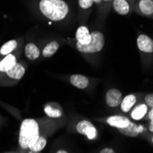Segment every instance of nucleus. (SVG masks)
I'll list each match as a JSON object with an SVG mask.
<instances>
[{
    "mask_svg": "<svg viewBox=\"0 0 153 153\" xmlns=\"http://www.w3.org/2000/svg\"><path fill=\"white\" fill-rule=\"evenodd\" d=\"M64 125V120L61 118L47 117L40 120L32 118L24 119L20 125L19 143L21 149H29L38 140V137L45 133L53 134Z\"/></svg>",
    "mask_w": 153,
    "mask_h": 153,
    "instance_id": "obj_1",
    "label": "nucleus"
},
{
    "mask_svg": "<svg viewBox=\"0 0 153 153\" xmlns=\"http://www.w3.org/2000/svg\"><path fill=\"white\" fill-rule=\"evenodd\" d=\"M39 9L42 16L52 22H61L70 14V7L64 0H40Z\"/></svg>",
    "mask_w": 153,
    "mask_h": 153,
    "instance_id": "obj_2",
    "label": "nucleus"
},
{
    "mask_svg": "<svg viewBox=\"0 0 153 153\" xmlns=\"http://www.w3.org/2000/svg\"><path fill=\"white\" fill-rule=\"evenodd\" d=\"M91 35H92V39L86 45H82L78 43L77 41H75L74 46L79 52L85 54H94L101 51L104 49L105 46L104 34L101 31L94 30L91 32Z\"/></svg>",
    "mask_w": 153,
    "mask_h": 153,
    "instance_id": "obj_3",
    "label": "nucleus"
},
{
    "mask_svg": "<svg viewBox=\"0 0 153 153\" xmlns=\"http://www.w3.org/2000/svg\"><path fill=\"white\" fill-rule=\"evenodd\" d=\"M75 131L81 135L85 136L88 140H93L97 137V129L89 120H80L75 126Z\"/></svg>",
    "mask_w": 153,
    "mask_h": 153,
    "instance_id": "obj_4",
    "label": "nucleus"
},
{
    "mask_svg": "<svg viewBox=\"0 0 153 153\" xmlns=\"http://www.w3.org/2000/svg\"><path fill=\"white\" fill-rule=\"evenodd\" d=\"M135 10L141 16L153 17V0H138Z\"/></svg>",
    "mask_w": 153,
    "mask_h": 153,
    "instance_id": "obj_5",
    "label": "nucleus"
},
{
    "mask_svg": "<svg viewBox=\"0 0 153 153\" xmlns=\"http://www.w3.org/2000/svg\"><path fill=\"white\" fill-rule=\"evenodd\" d=\"M122 99V93L116 88L110 89L106 92L105 102L109 107H117L118 105H120Z\"/></svg>",
    "mask_w": 153,
    "mask_h": 153,
    "instance_id": "obj_6",
    "label": "nucleus"
},
{
    "mask_svg": "<svg viewBox=\"0 0 153 153\" xmlns=\"http://www.w3.org/2000/svg\"><path fill=\"white\" fill-rule=\"evenodd\" d=\"M92 39L91 31L85 25H81L78 27L75 32V41L82 45L88 44Z\"/></svg>",
    "mask_w": 153,
    "mask_h": 153,
    "instance_id": "obj_7",
    "label": "nucleus"
},
{
    "mask_svg": "<svg viewBox=\"0 0 153 153\" xmlns=\"http://www.w3.org/2000/svg\"><path fill=\"white\" fill-rule=\"evenodd\" d=\"M137 45L138 50L144 53L153 52V39L145 34H140L137 37Z\"/></svg>",
    "mask_w": 153,
    "mask_h": 153,
    "instance_id": "obj_8",
    "label": "nucleus"
},
{
    "mask_svg": "<svg viewBox=\"0 0 153 153\" xmlns=\"http://www.w3.org/2000/svg\"><path fill=\"white\" fill-rule=\"evenodd\" d=\"M44 112L47 117L51 118H61L63 117L62 107L58 103H48L44 105Z\"/></svg>",
    "mask_w": 153,
    "mask_h": 153,
    "instance_id": "obj_9",
    "label": "nucleus"
},
{
    "mask_svg": "<svg viewBox=\"0 0 153 153\" xmlns=\"http://www.w3.org/2000/svg\"><path fill=\"white\" fill-rule=\"evenodd\" d=\"M105 122L111 127H114L117 128H123L128 126L130 120L126 117H122V116H112L106 118Z\"/></svg>",
    "mask_w": 153,
    "mask_h": 153,
    "instance_id": "obj_10",
    "label": "nucleus"
},
{
    "mask_svg": "<svg viewBox=\"0 0 153 153\" xmlns=\"http://www.w3.org/2000/svg\"><path fill=\"white\" fill-rule=\"evenodd\" d=\"M71 85L78 89H85L89 86V78L82 74H73L70 76Z\"/></svg>",
    "mask_w": 153,
    "mask_h": 153,
    "instance_id": "obj_11",
    "label": "nucleus"
},
{
    "mask_svg": "<svg viewBox=\"0 0 153 153\" xmlns=\"http://www.w3.org/2000/svg\"><path fill=\"white\" fill-rule=\"evenodd\" d=\"M112 6L114 10L119 15H128L131 10L130 4L128 0H113Z\"/></svg>",
    "mask_w": 153,
    "mask_h": 153,
    "instance_id": "obj_12",
    "label": "nucleus"
},
{
    "mask_svg": "<svg viewBox=\"0 0 153 153\" xmlns=\"http://www.w3.org/2000/svg\"><path fill=\"white\" fill-rule=\"evenodd\" d=\"M6 75L10 78V79H13V80H20L24 74H25V67L22 65V63H16L15 66H13L10 70L7 71L6 73Z\"/></svg>",
    "mask_w": 153,
    "mask_h": 153,
    "instance_id": "obj_13",
    "label": "nucleus"
},
{
    "mask_svg": "<svg viewBox=\"0 0 153 153\" xmlns=\"http://www.w3.org/2000/svg\"><path fill=\"white\" fill-rule=\"evenodd\" d=\"M144 128L142 126H137L136 124L130 122L128 126L123 128H119V131L123 134L126 135L128 137H137L140 135L143 131Z\"/></svg>",
    "mask_w": 153,
    "mask_h": 153,
    "instance_id": "obj_14",
    "label": "nucleus"
},
{
    "mask_svg": "<svg viewBox=\"0 0 153 153\" xmlns=\"http://www.w3.org/2000/svg\"><path fill=\"white\" fill-rule=\"evenodd\" d=\"M52 134L51 133H45V134H42V135H40L39 137H38V140L35 141V143L29 149L30 152H39L42 150L46 145H47V141H48V137L51 136Z\"/></svg>",
    "mask_w": 153,
    "mask_h": 153,
    "instance_id": "obj_15",
    "label": "nucleus"
},
{
    "mask_svg": "<svg viewBox=\"0 0 153 153\" xmlns=\"http://www.w3.org/2000/svg\"><path fill=\"white\" fill-rule=\"evenodd\" d=\"M17 63V58L15 55L11 53L7 54V56L0 61V73H6L7 71L10 70V69L15 66Z\"/></svg>",
    "mask_w": 153,
    "mask_h": 153,
    "instance_id": "obj_16",
    "label": "nucleus"
},
{
    "mask_svg": "<svg viewBox=\"0 0 153 153\" xmlns=\"http://www.w3.org/2000/svg\"><path fill=\"white\" fill-rule=\"evenodd\" d=\"M137 101V97L135 94H128L125 98L122 99V102L120 104L121 110L125 113H128L131 110V108L134 106Z\"/></svg>",
    "mask_w": 153,
    "mask_h": 153,
    "instance_id": "obj_17",
    "label": "nucleus"
},
{
    "mask_svg": "<svg viewBox=\"0 0 153 153\" xmlns=\"http://www.w3.org/2000/svg\"><path fill=\"white\" fill-rule=\"evenodd\" d=\"M25 55L27 56V59H30L31 61H34L38 59L40 55L39 49L38 46H36L34 43H27L25 47Z\"/></svg>",
    "mask_w": 153,
    "mask_h": 153,
    "instance_id": "obj_18",
    "label": "nucleus"
},
{
    "mask_svg": "<svg viewBox=\"0 0 153 153\" xmlns=\"http://www.w3.org/2000/svg\"><path fill=\"white\" fill-rule=\"evenodd\" d=\"M60 48V44L57 40H51L42 50V55L46 58H50L57 52Z\"/></svg>",
    "mask_w": 153,
    "mask_h": 153,
    "instance_id": "obj_19",
    "label": "nucleus"
},
{
    "mask_svg": "<svg viewBox=\"0 0 153 153\" xmlns=\"http://www.w3.org/2000/svg\"><path fill=\"white\" fill-rule=\"evenodd\" d=\"M147 113H148V105L146 104H141L134 107L130 116L134 120H140L146 116Z\"/></svg>",
    "mask_w": 153,
    "mask_h": 153,
    "instance_id": "obj_20",
    "label": "nucleus"
},
{
    "mask_svg": "<svg viewBox=\"0 0 153 153\" xmlns=\"http://www.w3.org/2000/svg\"><path fill=\"white\" fill-rule=\"evenodd\" d=\"M17 46H18L17 40H15V39L9 40L1 47V49H0V54L1 55H7L15 50L17 48Z\"/></svg>",
    "mask_w": 153,
    "mask_h": 153,
    "instance_id": "obj_21",
    "label": "nucleus"
},
{
    "mask_svg": "<svg viewBox=\"0 0 153 153\" xmlns=\"http://www.w3.org/2000/svg\"><path fill=\"white\" fill-rule=\"evenodd\" d=\"M78 6L81 12L89 14L94 6V0H78Z\"/></svg>",
    "mask_w": 153,
    "mask_h": 153,
    "instance_id": "obj_22",
    "label": "nucleus"
},
{
    "mask_svg": "<svg viewBox=\"0 0 153 153\" xmlns=\"http://www.w3.org/2000/svg\"><path fill=\"white\" fill-rule=\"evenodd\" d=\"M144 101L149 107H153V94H148L145 96Z\"/></svg>",
    "mask_w": 153,
    "mask_h": 153,
    "instance_id": "obj_23",
    "label": "nucleus"
},
{
    "mask_svg": "<svg viewBox=\"0 0 153 153\" xmlns=\"http://www.w3.org/2000/svg\"><path fill=\"white\" fill-rule=\"evenodd\" d=\"M100 152L101 153H114L115 151H114V149H110V148H105V149H101Z\"/></svg>",
    "mask_w": 153,
    "mask_h": 153,
    "instance_id": "obj_24",
    "label": "nucleus"
},
{
    "mask_svg": "<svg viewBox=\"0 0 153 153\" xmlns=\"http://www.w3.org/2000/svg\"><path fill=\"white\" fill-rule=\"evenodd\" d=\"M148 117H149V119L151 121V120H153V107H151V109H150V111L149 112V114H148Z\"/></svg>",
    "mask_w": 153,
    "mask_h": 153,
    "instance_id": "obj_25",
    "label": "nucleus"
},
{
    "mask_svg": "<svg viewBox=\"0 0 153 153\" xmlns=\"http://www.w3.org/2000/svg\"><path fill=\"white\" fill-rule=\"evenodd\" d=\"M94 4H96L97 6H99V7H102L104 5L103 0H94Z\"/></svg>",
    "mask_w": 153,
    "mask_h": 153,
    "instance_id": "obj_26",
    "label": "nucleus"
},
{
    "mask_svg": "<svg viewBox=\"0 0 153 153\" xmlns=\"http://www.w3.org/2000/svg\"><path fill=\"white\" fill-rule=\"evenodd\" d=\"M149 129L151 132H153V120H151V121H150V123H149Z\"/></svg>",
    "mask_w": 153,
    "mask_h": 153,
    "instance_id": "obj_27",
    "label": "nucleus"
},
{
    "mask_svg": "<svg viewBox=\"0 0 153 153\" xmlns=\"http://www.w3.org/2000/svg\"><path fill=\"white\" fill-rule=\"evenodd\" d=\"M111 2H113V0H103V3L104 4H109Z\"/></svg>",
    "mask_w": 153,
    "mask_h": 153,
    "instance_id": "obj_28",
    "label": "nucleus"
},
{
    "mask_svg": "<svg viewBox=\"0 0 153 153\" xmlns=\"http://www.w3.org/2000/svg\"><path fill=\"white\" fill-rule=\"evenodd\" d=\"M56 152H57V153H67L68 151H66V150H64V149H60V150H57Z\"/></svg>",
    "mask_w": 153,
    "mask_h": 153,
    "instance_id": "obj_29",
    "label": "nucleus"
},
{
    "mask_svg": "<svg viewBox=\"0 0 153 153\" xmlns=\"http://www.w3.org/2000/svg\"></svg>",
    "mask_w": 153,
    "mask_h": 153,
    "instance_id": "obj_30",
    "label": "nucleus"
}]
</instances>
